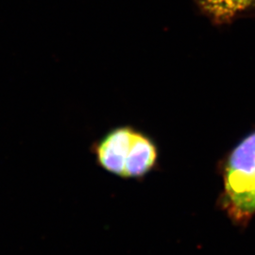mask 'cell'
I'll list each match as a JSON object with an SVG mask.
<instances>
[{"label":"cell","mask_w":255,"mask_h":255,"mask_svg":"<svg viewBox=\"0 0 255 255\" xmlns=\"http://www.w3.org/2000/svg\"><path fill=\"white\" fill-rule=\"evenodd\" d=\"M157 162L158 148L153 140L144 132L137 130L122 179H143L154 169Z\"/></svg>","instance_id":"cell-3"},{"label":"cell","mask_w":255,"mask_h":255,"mask_svg":"<svg viewBox=\"0 0 255 255\" xmlns=\"http://www.w3.org/2000/svg\"><path fill=\"white\" fill-rule=\"evenodd\" d=\"M223 207L237 223L255 215V131L231 152L224 168Z\"/></svg>","instance_id":"cell-1"},{"label":"cell","mask_w":255,"mask_h":255,"mask_svg":"<svg viewBox=\"0 0 255 255\" xmlns=\"http://www.w3.org/2000/svg\"><path fill=\"white\" fill-rule=\"evenodd\" d=\"M136 131V128L131 126H120L97 140L91 147L97 164L105 171L123 178Z\"/></svg>","instance_id":"cell-2"},{"label":"cell","mask_w":255,"mask_h":255,"mask_svg":"<svg viewBox=\"0 0 255 255\" xmlns=\"http://www.w3.org/2000/svg\"><path fill=\"white\" fill-rule=\"evenodd\" d=\"M212 16L226 20L250 8L255 0H199Z\"/></svg>","instance_id":"cell-4"}]
</instances>
